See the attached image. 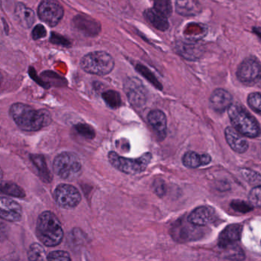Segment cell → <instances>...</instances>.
<instances>
[{"mask_svg":"<svg viewBox=\"0 0 261 261\" xmlns=\"http://www.w3.org/2000/svg\"><path fill=\"white\" fill-rule=\"evenodd\" d=\"M10 113L17 125L25 131H37L48 125L50 116L45 110H34L30 106L16 103L11 107Z\"/></svg>","mask_w":261,"mask_h":261,"instance_id":"cell-1","label":"cell"},{"mask_svg":"<svg viewBox=\"0 0 261 261\" xmlns=\"http://www.w3.org/2000/svg\"><path fill=\"white\" fill-rule=\"evenodd\" d=\"M36 234L38 239L47 247L58 246L64 237L61 222L50 211H44L38 218Z\"/></svg>","mask_w":261,"mask_h":261,"instance_id":"cell-2","label":"cell"},{"mask_svg":"<svg viewBox=\"0 0 261 261\" xmlns=\"http://www.w3.org/2000/svg\"><path fill=\"white\" fill-rule=\"evenodd\" d=\"M228 116L233 127L241 134L249 138L258 137L261 129L257 120L240 104H231L228 109Z\"/></svg>","mask_w":261,"mask_h":261,"instance_id":"cell-3","label":"cell"},{"mask_svg":"<svg viewBox=\"0 0 261 261\" xmlns=\"http://www.w3.org/2000/svg\"><path fill=\"white\" fill-rule=\"evenodd\" d=\"M81 67L87 73L104 76L114 69V58L102 51L90 52L81 59Z\"/></svg>","mask_w":261,"mask_h":261,"instance_id":"cell-4","label":"cell"},{"mask_svg":"<svg viewBox=\"0 0 261 261\" xmlns=\"http://www.w3.org/2000/svg\"><path fill=\"white\" fill-rule=\"evenodd\" d=\"M53 168L55 173L61 179L72 180L79 176L82 165L77 155L64 152L55 158Z\"/></svg>","mask_w":261,"mask_h":261,"instance_id":"cell-5","label":"cell"},{"mask_svg":"<svg viewBox=\"0 0 261 261\" xmlns=\"http://www.w3.org/2000/svg\"><path fill=\"white\" fill-rule=\"evenodd\" d=\"M152 155L150 153H144L138 159H126L122 157L115 152L109 153V160L113 167L119 171L128 175H136L142 173L151 161Z\"/></svg>","mask_w":261,"mask_h":261,"instance_id":"cell-6","label":"cell"},{"mask_svg":"<svg viewBox=\"0 0 261 261\" xmlns=\"http://www.w3.org/2000/svg\"><path fill=\"white\" fill-rule=\"evenodd\" d=\"M261 76V64L254 57L245 58L237 70V78L245 84H255Z\"/></svg>","mask_w":261,"mask_h":261,"instance_id":"cell-7","label":"cell"},{"mask_svg":"<svg viewBox=\"0 0 261 261\" xmlns=\"http://www.w3.org/2000/svg\"><path fill=\"white\" fill-rule=\"evenodd\" d=\"M38 15L41 21L55 27L64 16V9L55 0H43L38 6Z\"/></svg>","mask_w":261,"mask_h":261,"instance_id":"cell-8","label":"cell"},{"mask_svg":"<svg viewBox=\"0 0 261 261\" xmlns=\"http://www.w3.org/2000/svg\"><path fill=\"white\" fill-rule=\"evenodd\" d=\"M57 204L65 209L73 208L79 205L81 196L77 188L68 184H61L55 192Z\"/></svg>","mask_w":261,"mask_h":261,"instance_id":"cell-9","label":"cell"},{"mask_svg":"<svg viewBox=\"0 0 261 261\" xmlns=\"http://www.w3.org/2000/svg\"><path fill=\"white\" fill-rule=\"evenodd\" d=\"M124 90L126 92L130 103L134 106H142L147 100L146 90L139 79L130 78L126 80Z\"/></svg>","mask_w":261,"mask_h":261,"instance_id":"cell-10","label":"cell"},{"mask_svg":"<svg viewBox=\"0 0 261 261\" xmlns=\"http://www.w3.org/2000/svg\"><path fill=\"white\" fill-rule=\"evenodd\" d=\"M73 26L78 32L88 37L96 36L101 31V25L94 18L84 14H80L73 18Z\"/></svg>","mask_w":261,"mask_h":261,"instance_id":"cell-11","label":"cell"},{"mask_svg":"<svg viewBox=\"0 0 261 261\" xmlns=\"http://www.w3.org/2000/svg\"><path fill=\"white\" fill-rule=\"evenodd\" d=\"M21 217V208L16 202L0 197V219L8 222H17Z\"/></svg>","mask_w":261,"mask_h":261,"instance_id":"cell-12","label":"cell"},{"mask_svg":"<svg viewBox=\"0 0 261 261\" xmlns=\"http://www.w3.org/2000/svg\"><path fill=\"white\" fill-rule=\"evenodd\" d=\"M225 135L228 145L236 153H244L248 150L249 144L248 141L234 127H227L225 129Z\"/></svg>","mask_w":261,"mask_h":261,"instance_id":"cell-13","label":"cell"},{"mask_svg":"<svg viewBox=\"0 0 261 261\" xmlns=\"http://www.w3.org/2000/svg\"><path fill=\"white\" fill-rule=\"evenodd\" d=\"M242 233V226L237 224L227 226L221 233L219 238V246L221 248H227L233 244L239 242Z\"/></svg>","mask_w":261,"mask_h":261,"instance_id":"cell-14","label":"cell"},{"mask_svg":"<svg viewBox=\"0 0 261 261\" xmlns=\"http://www.w3.org/2000/svg\"><path fill=\"white\" fill-rule=\"evenodd\" d=\"M232 104V97L229 92L224 89L215 90L210 97V105L213 110L222 113Z\"/></svg>","mask_w":261,"mask_h":261,"instance_id":"cell-15","label":"cell"},{"mask_svg":"<svg viewBox=\"0 0 261 261\" xmlns=\"http://www.w3.org/2000/svg\"><path fill=\"white\" fill-rule=\"evenodd\" d=\"M214 219V211L207 206H200L193 210L188 217L189 223L196 226H205Z\"/></svg>","mask_w":261,"mask_h":261,"instance_id":"cell-16","label":"cell"},{"mask_svg":"<svg viewBox=\"0 0 261 261\" xmlns=\"http://www.w3.org/2000/svg\"><path fill=\"white\" fill-rule=\"evenodd\" d=\"M144 17L147 22L161 32H165L170 27L167 17L155 8L146 9L144 12Z\"/></svg>","mask_w":261,"mask_h":261,"instance_id":"cell-17","label":"cell"},{"mask_svg":"<svg viewBox=\"0 0 261 261\" xmlns=\"http://www.w3.org/2000/svg\"><path fill=\"white\" fill-rule=\"evenodd\" d=\"M15 17L18 24L24 29H29L35 22V12L23 3H18L15 6Z\"/></svg>","mask_w":261,"mask_h":261,"instance_id":"cell-18","label":"cell"},{"mask_svg":"<svg viewBox=\"0 0 261 261\" xmlns=\"http://www.w3.org/2000/svg\"><path fill=\"white\" fill-rule=\"evenodd\" d=\"M149 124L156 132L158 136L164 138L167 133V118L164 112L159 110H152L147 116Z\"/></svg>","mask_w":261,"mask_h":261,"instance_id":"cell-19","label":"cell"},{"mask_svg":"<svg viewBox=\"0 0 261 261\" xmlns=\"http://www.w3.org/2000/svg\"><path fill=\"white\" fill-rule=\"evenodd\" d=\"M176 11L182 16H194L202 10L199 0H176Z\"/></svg>","mask_w":261,"mask_h":261,"instance_id":"cell-20","label":"cell"},{"mask_svg":"<svg viewBox=\"0 0 261 261\" xmlns=\"http://www.w3.org/2000/svg\"><path fill=\"white\" fill-rule=\"evenodd\" d=\"M212 161L208 154H198L195 152H187L182 157V163L187 168L196 169L202 165H208Z\"/></svg>","mask_w":261,"mask_h":261,"instance_id":"cell-21","label":"cell"},{"mask_svg":"<svg viewBox=\"0 0 261 261\" xmlns=\"http://www.w3.org/2000/svg\"><path fill=\"white\" fill-rule=\"evenodd\" d=\"M179 53L182 57L189 60H196L199 58L202 53L201 46L192 43L179 42L177 44Z\"/></svg>","mask_w":261,"mask_h":261,"instance_id":"cell-22","label":"cell"},{"mask_svg":"<svg viewBox=\"0 0 261 261\" xmlns=\"http://www.w3.org/2000/svg\"><path fill=\"white\" fill-rule=\"evenodd\" d=\"M0 193L16 198L24 197V192L18 185L11 182L0 183Z\"/></svg>","mask_w":261,"mask_h":261,"instance_id":"cell-23","label":"cell"},{"mask_svg":"<svg viewBox=\"0 0 261 261\" xmlns=\"http://www.w3.org/2000/svg\"><path fill=\"white\" fill-rule=\"evenodd\" d=\"M31 159L35 164V167L38 168V172H39L40 175H41L43 179L49 182L50 180V174L49 173L47 165H46L44 157L38 156V155H33V156H31Z\"/></svg>","mask_w":261,"mask_h":261,"instance_id":"cell-24","label":"cell"},{"mask_svg":"<svg viewBox=\"0 0 261 261\" xmlns=\"http://www.w3.org/2000/svg\"><path fill=\"white\" fill-rule=\"evenodd\" d=\"M102 97L107 105L111 108H118L122 104L120 94L115 90H107L102 93Z\"/></svg>","mask_w":261,"mask_h":261,"instance_id":"cell-25","label":"cell"},{"mask_svg":"<svg viewBox=\"0 0 261 261\" xmlns=\"http://www.w3.org/2000/svg\"><path fill=\"white\" fill-rule=\"evenodd\" d=\"M136 70H138L144 78H146L147 81H150L154 87H156V88L159 89V90H162V84L159 82L156 76H155L147 67L142 65V64H138V65L136 66Z\"/></svg>","mask_w":261,"mask_h":261,"instance_id":"cell-26","label":"cell"},{"mask_svg":"<svg viewBox=\"0 0 261 261\" xmlns=\"http://www.w3.org/2000/svg\"><path fill=\"white\" fill-rule=\"evenodd\" d=\"M29 259L30 260H44L47 259L44 248L38 245L33 244L31 245L29 251Z\"/></svg>","mask_w":261,"mask_h":261,"instance_id":"cell-27","label":"cell"},{"mask_svg":"<svg viewBox=\"0 0 261 261\" xmlns=\"http://www.w3.org/2000/svg\"><path fill=\"white\" fill-rule=\"evenodd\" d=\"M154 8L168 18L173 12L171 0H154Z\"/></svg>","mask_w":261,"mask_h":261,"instance_id":"cell-28","label":"cell"},{"mask_svg":"<svg viewBox=\"0 0 261 261\" xmlns=\"http://www.w3.org/2000/svg\"><path fill=\"white\" fill-rule=\"evenodd\" d=\"M248 104L251 110L261 116V93H250L248 98Z\"/></svg>","mask_w":261,"mask_h":261,"instance_id":"cell-29","label":"cell"},{"mask_svg":"<svg viewBox=\"0 0 261 261\" xmlns=\"http://www.w3.org/2000/svg\"><path fill=\"white\" fill-rule=\"evenodd\" d=\"M250 204L255 208H261V185H257L251 190L248 195Z\"/></svg>","mask_w":261,"mask_h":261,"instance_id":"cell-30","label":"cell"},{"mask_svg":"<svg viewBox=\"0 0 261 261\" xmlns=\"http://www.w3.org/2000/svg\"><path fill=\"white\" fill-rule=\"evenodd\" d=\"M245 179L248 181L249 183L252 185H261V175L249 170H243L242 171Z\"/></svg>","mask_w":261,"mask_h":261,"instance_id":"cell-31","label":"cell"},{"mask_svg":"<svg viewBox=\"0 0 261 261\" xmlns=\"http://www.w3.org/2000/svg\"><path fill=\"white\" fill-rule=\"evenodd\" d=\"M75 129L79 134L87 139H93L95 136V131L90 126L87 124H80L75 126Z\"/></svg>","mask_w":261,"mask_h":261,"instance_id":"cell-32","label":"cell"},{"mask_svg":"<svg viewBox=\"0 0 261 261\" xmlns=\"http://www.w3.org/2000/svg\"><path fill=\"white\" fill-rule=\"evenodd\" d=\"M231 207L234 211L242 213L249 212L253 209V206L251 204L248 205L246 202L240 200L233 201L231 203Z\"/></svg>","mask_w":261,"mask_h":261,"instance_id":"cell-33","label":"cell"},{"mask_svg":"<svg viewBox=\"0 0 261 261\" xmlns=\"http://www.w3.org/2000/svg\"><path fill=\"white\" fill-rule=\"evenodd\" d=\"M47 260L52 261H69L71 260L68 253L66 251H57L50 252L47 255Z\"/></svg>","mask_w":261,"mask_h":261,"instance_id":"cell-34","label":"cell"},{"mask_svg":"<svg viewBox=\"0 0 261 261\" xmlns=\"http://www.w3.org/2000/svg\"><path fill=\"white\" fill-rule=\"evenodd\" d=\"M50 41L54 44H59V45L64 46V47H69L70 45V42L67 38L61 36L59 34L54 33V32L50 35Z\"/></svg>","mask_w":261,"mask_h":261,"instance_id":"cell-35","label":"cell"},{"mask_svg":"<svg viewBox=\"0 0 261 261\" xmlns=\"http://www.w3.org/2000/svg\"><path fill=\"white\" fill-rule=\"evenodd\" d=\"M32 38L35 40L41 39L47 35V31L42 25H38L32 31Z\"/></svg>","mask_w":261,"mask_h":261,"instance_id":"cell-36","label":"cell"},{"mask_svg":"<svg viewBox=\"0 0 261 261\" xmlns=\"http://www.w3.org/2000/svg\"><path fill=\"white\" fill-rule=\"evenodd\" d=\"M253 32L257 35L261 39V27H254Z\"/></svg>","mask_w":261,"mask_h":261,"instance_id":"cell-37","label":"cell"},{"mask_svg":"<svg viewBox=\"0 0 261 261\" xmlns=\"http://www.w3.org/2000/svg\"><path fill=\"white\" fill-rule=\"evenodd\" d=\"M257 84H258L259 87L261 88V76L260 78H259L258 81H257Z\"/></svg>","mask_w":261,"mask_h":261,"instance_id":"cell-38","label":"cell"},{"mask_svg":"<svg viewBox=\"0 0 261 261\" xmlns=\"http://www.w3.org/2000/svg\"><path fill=\"white\" fill-rule=\"evenodd\" d=\"M2 81H3V75L0 73V84H1Z\"/></svg>","mask_w":261,"mask_h":261,"instance_id":"cell-39","label":"cell"}]
</instances>
